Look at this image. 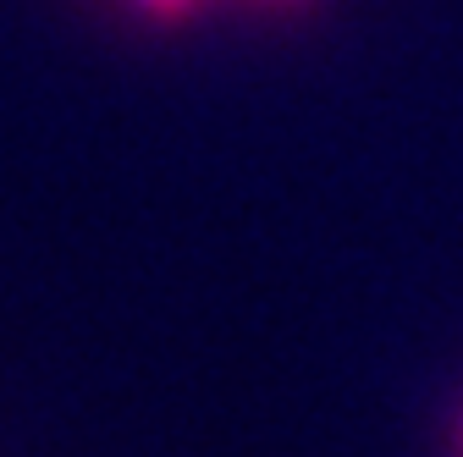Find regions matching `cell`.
<instances>
[{
  "instance_id": "1",
  "label": "cell",
  "mask_w": 463,
  "mask_h": 457,
  "mask_svg": "<svg viewBox=\"0 0 463 457\" xmlns=\"http://www.w3.org/2000/svg\"><path fill=\"white\" fill-rule=\"evenodd\" d=\"M133 12H144V17H155V23H194L199 12H204V0H128Z\"/></svg>"
}]
</instances>
